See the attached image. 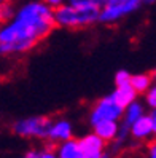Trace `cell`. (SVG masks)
<instances>
[{"label": "cell", "instance_id": "1", "mask_svg": "<svg viewBox=\"0 0 156 158\" xmlns=\"http://www.w3.org/2000/svg\"><path fill=\"white\" fill-rule=\"evenodd\" d=\"M56 29L53 8L42 0H26L13 18L0 26V56L18 58L30 53Z\"/></svg>", "mask_w": 156, "mask_h": 158}, {"label": "cell", "instance_id": "2", "mask_svg": "<svg viewBox=\"0 0 156 158\" xmlns=\"http://www.w3.org/2000/svg\"><path fill=\"white\" fill-rule=\"evenodd\" d=\"M56 27L67 31H81L99 24V8L66 2L53 10Z\"/></svg>", "mask_w": 156, "mask_h": 158}, {"label": "cell", "instance_id": "3", "mask_svg": "<svg viewBox=\"0 0 156 158\" xmlns=\"http://www.w3.org/2000/svg\"><path fill=\"white\" fill-rule=\"evenodd\" d=\"M145 6L143 0H107L99 8V24L115 26Z\"/></svg>", "mask_w": 156, "mask_h": 158}, {"label": "cell", "instance_id": "4", "mask_svg": "<svg viewBox=\"0 0 156 158\" xmlns=\"http://www.w3.org/2000/svg\"><path fill=\"white\" fill-rule=\"evenodd\" d=\"M51 125V118L45 115H34L19 118L13 123V133L19 137L29 139H46L48 129Z\"/></svg>", "mask_w": 156, "mask_h": 158}, {"label": "cell", "instance_id": "5", "mask_svg": "<svg viewBox=\"0 0 156 158\" xmlns=\"http://www.w3.org/2000/svg\"><path fill=\"white\" fill-rule=\"evenodd\" d=\"M121 115H123V107L112 98V94H108V96L100 98L93 106V109L89 112V123L93 126L99 122H105V120L120 122Z\"/></svg>", "mask_w": 156, "mask_h": 158}, {"label": "cell", "instance_id": "6", "mask_svg": "<svg viewBox=\"0 0 156 158\" xmlns=\"http://www.w3.org/2000/svg\"><path fill=\"white\" fill-rule=\"evenodd\" d=\"M156 133V114L151 110L150 114H143L139 120L129 126V136H132L135 141H148Z\"/></svg>", "mask_w": 156, "mask_h": 158}, {"label": "cell", "instance_id": "7", "mask_svg": "<svg viewBox=\"0 0 156 158\" xmlns=\"http://www.w3.org/2000/svg\"><path fill=\"white\" fill-rule=\"evenodd\" d=\"M78 145H80L81 156L83 158H99L100 155L105 153L107 142H104L97 134L91 133V134H86L81 139H78Z\"/></svg>", "mask_w": 156, "mask_h": 158}, {"label": "cell", "instance_id": "8", "mask_svg": "<svg viewBox=\"0 0 156 158\" xmlns=\"http://www.w3.org/2000/svg\"><path fill=\"white\" fill-rule=\"evenodd\" d=\"M73 137V126L69 120L66 118H58V120H51V125L48 129V136L46 139L53 144H59L62 141Z\"/></svg>", "mask_w": 156, "mask_h": 158}, {"label": "cell", "instance_id": "9", "mask_svg": "<svg viewBox=\"0 0 156 158\" xmlns=\"http://www.w3.org/2000/svg\"><path fill=\"white\" fill-rule=\"evenodd\" d=\"M118 128H120V122H113V120H105V122H99L93 125L94 134H97L104 142H113L118 134Z\"/></svg>", "mask_w": 156, "mask_h": 158}, {"label": "cell", "instance_id": "10", "mask_svg": "<svg viewBox=\"0 0 156 158\" xmlns=\"http://www.w3.org/2000/svg\"><path fill=\"white\" fill-rule=\"evenodd\" d=\"M145 112H146V110H145V104H143V102H140L139 99L129 102V104L123 109V115H121L123 125L131 126L135 120H139Z\"/></svg>", "mask_w": 156, "mask_h": 158}, {"label": "cell", "instance_id": "11", "mask_svg": "<svg viewBox=\"0 0 156 158\" xmlns=\"http://www.w3.org/2000/svg\"><path fill=\"white\" fill-rule=\"evenodd\" d=\"M54 150H56L58 158H83L78 145V139H73V137L59 142Z\"/></svg>", "mask_w": 156, "mask_h": 158}, {"label": "cell", "instance_id": "12", "mask_svg": "<svg viewBox=\"0 0 156 158\" xmlns=\"http://www.w3.org/2000/svg\"><path fill=\"white\" fill-rule=\"evenodd\" d=\"M129 85L137 94H143V93L153 85V73L148 72H139V73H131V81Z\"/></svg>", "mask_w": 156, "mask_h": 158}, {"label": "cell", "instance_id": "13", "mask_svg": "<svg viewBox=\"0 0 156 158\" xmlns=\"http://www.w3.org/2000/svg\"><path fill=\"white\" fill-rule=\"evenodd\" d=\"M112 94V98L120 104L123 109L129 104V102H132V101H135L137 99V93L132 89V86L131 85H124V86H115V89H113V93H110Z\"/></svg>", "mask_w": 156, "mask_h": 158}, {"label": "cell", "instance_id": "14", "mask_svg": "<svg viewBox=\"0 0 156 158\" xmlns=\"http://www.w3.org/2000/svg\"><path fill=\"white\" fill-rule=\"evenodd\" d=\"M16 11V5L11 0H2L0 2V26L8 23Z\"/></svg>", "mask_w": 156, "mask_h": 158}, {"label": "cell", "instance_id": "15", "mask_svg": "<svg viewBox=\"0 0 156 158\" xmlns=\"http://www.w3.org/2000/svg\"><path fill=\"white\" fill-rule=\"evenodd\" d=\"M131 81V72L127 69H120L115 73V86H124Z\"/></svg>", "mask_w": 156, "mask_h": 158}, {"label": "cell", "instance_id": "16", "mask_svg": "<svg viewBox=\"0 0 156 158\" xmlns=\"http://www.w3.org/2000/svg\"><path fill=\"white\" fill-rule=\"evenodd\" d=\"M143 96H145V106L151 110H154V107H156V86L151 85L143 93Z\"/></svg>", "mask_w": 156, "mask_h": 158}, {"label": "cell", "instance_id": "17", "mask_svg": "<svg viewBox=\"0 0 156 158\" xmlns=\"http://www.w3.org/2000/svg\"><path fill=\"white\" fill-rule=\"evenodd\" d=\"M70 3H77V5H91V6H97L100 8L107 0H67Z\"/></svg>", "mask_w": 156, "mask_h": 158}, {"label": "cell", "instance_id": "18", "mask_svg": "<svg viewBox=\"0 0 156 158\" xmlns=\"http://www.w3.org/2000/svg\"><path fill=\"white\" fill-rule=\"evenodd\" d=\"M37 158H58L53 147H45L43 150H37Z\"/></svg>", "mask_w": 156, "mask_h": 158}, {"label": "cell", "instance_id": "19", "mask_svg": "<svg viewBox=\"0 0 156 158\" xmlns=\"http://www.w3.org/2000/svg\"><path fill=\"white\" fill-rule=\"evenodd\" d=\"M42 2H43V3H46L48 6H51L53 10H54V8H58V6H61L62 3H66L67 0H42Z\"/></svg>", "mask_w": 156, "mask_h": 158}, {"label": "cell", "instance_id": "20", "mask_svg": "<svg viewBox=\"0 0 156 158\" xmlns=\"http://www.w3.org/2000/svg\"><path fill=\"white\" fill-rule=\"evenodd\" d=\"M146 158H156V145L151 144L148 147V153H146Z\"/></svg>", "mask_w": 156, "mask_h": 158}, {"label": "cell", "instance_id": "21", "mask_svg": "<svg viewBox=\"0 0 156 158\" xmlns=\"http://www.w3.org/2000/svg\"><path fill=\"white\" fill-rule=\"evenodd\" d=\"M22 158H37V150H29Z\"/></svg>", "mask_w": 156, "mask_h": 158}, {"label": "cell", "instance_id": "22", "mask_svg": "<svg viewBox=\"0 0 156 158\" xmlns=\"http://www.w3.org/2000/svg\"><path fill=\"white\" fill-rule=\"evenodd\" d=\"M99 158H110V156H108V155H107V153H104V155H100V156H99Z\"/></svg>", "mask_w": 156, "mask_h": 158}, {"label": "cell", "instance_id": "23", "mask_svg": "<svg viewBox=\"0 0 156 158\" xmlns=\"http://www.w3.org/2000/svg\"><path fill=\"white\" fill-rule=\"evenodd\" d=\"M0 2H2V0H0Z\"/></svg>", "mask_w": 156, "mask_h": 158}]
</instances>
